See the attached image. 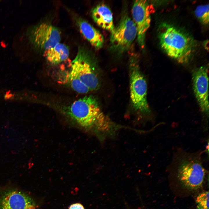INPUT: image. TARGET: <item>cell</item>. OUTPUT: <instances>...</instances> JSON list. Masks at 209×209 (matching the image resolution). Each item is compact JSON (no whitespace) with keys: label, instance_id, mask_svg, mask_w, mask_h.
I'll list each match as a JSON object with an SVG mask.
<instances>
[{"label":"cell","instance_id":"1","mask_svg":"<svg viewBox=\"0 0 209 209\" xmlns=\"http://www.w3.org/2000/svg\"><path fill=\"white\" fill-rule=\"evenodd\" d=\"M170 165L175 170L177 179L184 188L194 191L202 187L206 172L200 153L179 151Z\"/></svg>","mask_w":209,"mask_h":209},{"label":"cell","instance_id":"2","mask_svg":"<svg viewBox=\"0 0 209 209\" xmlns=\"http://www.w3.org/2000/svg\"><path fill=\"white\" fill-rule=\"evenodd\" d=\"M70 116L82 127L93 128L100 134L109 132L112 124L101 111L93 96H85L75 100L69 109Z\"/></svg>","mask_w":209,"mask_h":209},{"label":"cell","instance_id":"3","mask_svg":"<svg viewBox=\"0 0 209 209\" xmlns=\"http://www.w3.org/2000/svg\"><path fill=\"white\" fill-rule=\"evenodd\" d=\"M158 35L161 47L168 56L181 64L189 61L194 50L191 37L166 23L161 25Z\"/></svg>","mask_w":209,"mask_h":209},{"label":"cell","instance_id":"4","mask_svg":"<svg viewBox=\"0 0 209 209\" xmlns=\"http://www.w3.org/2000/svg\"><path fill=\"white\" fill-rule=\"evenodd\" d=\"M129 66L130 96L132 105L136 111L144 114L149 113L150 109L147 99V84L140 71L136 53L130 54Z\"/></svg>","mask_w":209,"mask_h":209},{"label":"cell","instance_id":"5","mask_svg":"<svg viewBox=\"0 0 209 209\" xmlns=\"http://www.w3.org/2000/svg\"><path fill=\"white\" fill-rule=\"evenodd\" d=\"M91 53L86 49H79L71 62L69 72L93 91L98 88L100 83L95 70V62Z\"/></svg>","mask_w":209,"mask_h":209},{"label":"cell","instance_id":"6","mask_svg":"<svg viewBox=\"0 0 209 209\" xmlns=\"http://www.w3.org/2000/svg\"><path fill=\"white\" fill-rule=\"evenodd\" d=\"M137 35L136 25L126 11L123 12L118 24L111 33V50L118 54L127 51Z\"/></svg>","mask_w":209,"mask_h":209},{"label":"cell","instance_id":"7","mask_svg":"<svg viewBox=\"0 0 209 209\" xmlns=\"http://www.w3.org/2000/svg\"><path fill=\"white\" fill-rule=\"evenodd\" d=\"M155 12L153 5L146 0H136L131 10L133 20L137 30V40L140 47L144 48L146 33L151 22V15Z\"/></svg>","mask_w":209,"mask_h":209},{"label":"cell","instance_id":"8","mask_svg":"<svg viewBox=\"0 0 209 209\" xmlns=\"http://www.w3.org/2000/svg\"><path fill=\"white\" fill-rule=\"evenodd\" d=\"M33 42L39 49L45 52L60 43L61 33L58 29L48 23H42L35 29Z\"/></svg>","mask_w":209,"mask_h":209},{"label":"cell","instance_id":"9","mask_svg":"<svg viewBox=\"0 0 209 209\" xmlns=\"http://www.w3.org/2000/svg\"><path fill=\"white\" fill-rule=\"evenodd\" d=\"M194 91L201 111H209L208 68L202 66L195 70L192 75Z\"/></svg>","mask_w":209,"mask_h":209},{"label":"cell","instance_id":"10","mask_svg":"<svg viewBox=\"0 0 209 209\" xmlns=\"http://www.w3.org/2000/svg\"><path fill=\"white\" fill-rule=\"evenodd\" d=\"M35 203L26 193L11 189L0 196V209H36Z\"/></svg>","mask_w":209,"mask_h":209},{"label":"cell","instance_id":"11","mask_svg":"<svg viewBox=\"0 0 209 209\" xmlns=\"http://www.w3.org/2000/svg\"><path fill=\"white\" fill-rule=\"evenodd\" d=\"M93 19L96 24L102 28L112 33L114 26L112 12L106 4L100 3L94 7L91 11Z\"/></svg>","mask_w":209,"mask_h":209},{"label":"cell","instance_id":"12","mask_svg":"<svg viewBox=\"0 0 209 209\" xmlns=\"http://www.w3.org/2000/svg\"><path fill=\"white\" fill-rule=\"evenodd\" d=\"M76 22L82 35L91 45L96 49L101 48L104 42V39L101 33L83 19L78 18Z\"/></svg>","mask_w":209,"mask_h":209},{"label":"cell","instance_id":"13","mask_svg":"<svg viewBox=\"0 0 209 209\" xmlns=\"http://www.w3.org/2000/svg\"><path fill=\"white\" fill-rule=\"evenodd\" d=\"M44 52V56L46 60L54 65L59 64L66 60L69 54L68 47L60 43Z\"/></svg>","mask_w":209,"mask_h":209},{"label":"cell","instance_id":"14","mask_svg":"<svg viewBox=\"0 0 209 209\" xmlns=\"http://www.w3.org/2000/svg\"><path fill=\"white\" fill-rule=\"evenodd\" d=\"M63 80L64 83L67 84L74 91L80 93H86L91 90L79 79L73 76L69 72L66 73Z\"/></svg>","mask_w":209,"mask_h":209},{"label":"cell","instance_id":"15","mask_svg":"<svg viewBox=\"0 0 209 209\" xmlns=\"http://www.w3.org/2000/svg\"><path fill=\"white\" fill-rule=\"evenodd\" d=\"M195 16L202 24L208 25L209 22V4L200 5L195 10Z\"/></svg>","mask_w":209,"mask_h":209},{"label":"cell","instance_id":"16","mask_svg":"<svg viewBox=\"0 0 209 209\" xmlns=\"http://www.w3.org/2000/svg\"><path fill=\"white\" fill-rule=\"evenodd\" d=\"M209 200L208 191L200 193L196 199V209H209Z\"/></svg>","mask_w":209,"mask_h":209},{"label":"cell","instance_id":"17","mask_svg":"<svg viewBox=\"0 0 209 209\" xmlns=\"http://www.w3.org/2000/svg\"><path fill=\"white\" fill-rule=\"evenodd\" d=\"M69 209H85L84 206L80 203H75L71 204Z\"/></svg>","mask_w":209,"mask_h":209}]
</instances>
